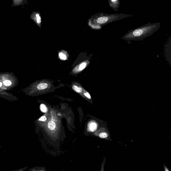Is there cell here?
<instances>
[{
	"mask_svg": "<svg viewBox=\"0 0 171 171\" xmlns=\"http://www.w3.org/2000/svg\"><path fill=\"white\" fill-rule=\"evenodd\" d=\"M84 94L85 96H86V97H87L88 98L90 99L91 98V96H90L88 93H85Z\"/></svg>",
	"mask_w": 171,
	"mask_h": 171,
	"instance_id": "ac0fdd59",
	"label": "cell"
},
{
	"mask_svg": "<svg viewBox=\"0 0 171 171\" xmlns=\"http://www.w3.org/2000/svg\"><path fill=\"white\" fill-rule=\"evenodd\" d=\"M73 88L74 90L78 93H80L82 91V89L81 88L78 87L76 86H74L73 87Z\"/></svg>",
	"mask_w": 171,
	"mask_h": 171,
	"instance_id": "9c48e42d",
	"label": "cell"
},
{
	"mask_svg": "<svg viewBox=\"0 0 171 171\" xmlns=\"http://www.w3.org/2000/svg\"><path fill=\"white\" fill-rule=\"evenodd\" d=\"M132 15L124 14H103L96 20V23L99 25H105L113 22L132 17Z\"/></svg>",
	"mask_w": 171,
	"mask_h": 171,
	"instance_id": "7a4b0ae2",
	"label": "cell"
},
{
	"mask_svg": "<svg viewBox=\"0 0 171 171\" xmlns=\"http://www.w3.org/2000/svg\"><path fill=\"white\" fill-rule=\"evenodd\" d=\"M97 135L101 139L112 141L109 133L107 131L100 132Z\"/></svg>",
	"mask_w": 171,
	"mask_h": 171,
	"instance_id": "277c9868",
	"label": "cell"
},
{
	"mask_svg": "<svg viewBox=\"0 0 171 171\" xmlns=\"http://www.w3.org/2000/svg\"><path fill=\"white\" fill-rule=\"evenodd\" d=\"M4 84L6 86H9L11 85V82L10 80H6L4 82Z\"/></svg>",
	"mask_w": 171,
	"mask_h": 171,
	"instance_id": "7c38bea8",
	"label": "cell"
},
{
	"mask_svg": "<svg viewBox=\"0 0 171 171\" xmlns=\"http://www.w3.org/2000/svg\"><path fill=\"white\" fill-rule=\"evenodd\" d=\"M108 2L110 7L115 11L117 12L120 4L119 0H108Z\"/></svg>",
	"mask_w": 171,
	"mask_h": 171,
	"instance_id": "3957f363",
	"label": "cell"
},
{
	"mask_svg": "<svg viewBox=\"0 0 171 171\" xmlns=\"http://www.w3.org/2000/svg\"><path fill=\"white\" fill-rule=\"evenodd\" d=\"M48 84L46 83H42L37 86V88L39 90L45 89L48 87Z\"/></svg>",
	"mask_w": 171,
	"mask_h": 171,
	"instance_id": "8992f818",
	"label": "cell"
},
{
	"mask_svg": "<svg viewBox=\"0 0 171 171\" xmlns=\"http://www.w3.org/2000/svg\"><path fill=\"white\" fill-rule=\"evenodd\" d=\"M160 26V23H149L128 31L121 39L127 41H141L152 35L159 29Z\"/></svg>",
	"mask_w": 171,
	"mask_h": 171,
	"instance_id": "6da1fadb",
	"label": "cell"
},
{
	"mask_svg": "<svg viewBox=\"0 0 171 171\" xmlns=\"http://www.w3.org/2000/svg\"><path fill=\"white\" fill-rule=\"evenodd\" d=\"M2 83L0 82V87H1L2 86Z\"/></svg>",
	"mask_w": 171,
	"mask_h": 171,
	"instance_id": "ffe728a7",
	"label": "cell"
},
{
	"mask_svg": "<svg viewBox=\"0 0 171 171\" xmlns=\"http://www.w3.org/2000/svg\"><path fill=\"white\" fill-rule=\"evenodd\" d=\"M86 66V64L85 63H83L80 65L79 67V70H82L85 68Z\"/></svg>",
	"mask_w": 171,
	"mask_h": 171,
	"instance_id": "9a60e30c",
	"label": "cell"
},
{
	"mask_svg": "<svg viewBox=\"0 0 171 171\" xmlns=\"http://www.w3.org/2000/svg\"><path fill=\"white\" fill-rule=\"evenodd\" d=\"M46 120V118L45 116H43L40 117L39 120L42 121H45Z\"/></svg>",
	"mask_w": 171,
	"mask_h": 171,
	"instance_id": "e0dca14e",
	"label": "cell"
},
{
	"mask_svg": "<svg viewBox=\"0 0 171 171\" xmlns=\"http://www.w3.org/2000/svg\"><path fill=\"white\" fill-rule=\"evenodd\" d=\"M164 169L165 171H170L169 169L164 164Z\"/></svg>",
	"mask_w": 171,
	"mask_h": 171,
	"instance_id": "d6986e66",
	"label": "cell"
},
{
	"mask_svg": "<svg viewBox=\"0 0 171 171\" xmlns=\"http://www.w3.org/2000/svg\"><path fill=\"white\" fill-rule=\"evenodd\" d=\"M28 168V167L27 166L26 167H25L23 169H20L15 170H14L10 171H24V170H25L26 169H27Z\"/></svg>",
	"mask_w": 171,
	"mask_h": 171,
	"instance_id": "2e32d148",
	"label": "cell"
},
{
	"mask_svg": "<svg viewBox=\"0 0 171 171\" xmlns=\"http://www.w3.org/2000/svg\"><path fill=\"white\" fill-rule=\"evenodd\" d=\"M36 21L37 23L38 24H40V23H41V17H40L39 14H37L36 15Z\"/></svg>",
	"mask_w": 171,
	"mask_h": 171,
	"instance_id": "5bb4252c",
	"label": "cell"
},
{
	"mask_svg": "<svg viewBox=\"0 0 171 171\" xmlns=\"http://www.w3.org/2000/svg\"><path fill=\"white\" fill-rule=\"evenodd\" d=\"M29 171H48L45 167H43L36 166L29 169Z\"/></svg>",
	"mask_w": 171,
	"mask_h": 171,
	"instance_id": "5b68a950",
	"label": "cell"
},
{
	"mask_svg": "<svg viewBox=\"0 0 171 171\" xmlns=\"http://www.w3.org/2000/svg\"><path fill=\"white\" fill-rule=\"evenodd\" d=\"M48 126L49 129L54 130L55 128V124L53 121H50L48 124Z\"/></svg>",
	"mask_w": 171,
	"mask_h": 171,
	"instance_id": "52a82bcc",
	"label": "cell"
},
{
	"mask_svg": "<svg viewBox=\"0 0 171 171\" xmlns=\"http://www.w3.org/2000/svg\"><path fill=\"white\" fill-rule=\"evenodd\" d=\"M40 109L43 112H46V111H47V108H46L45 105L43 104L40 105Z\"/></svg>",
	"mask_w": 171,
	"mask_h": 171,
	"instance_id": "8fae6325",
	"label": "cell"
},
{
	"mask_svg": "<svg viewBox=\"0 0 171 171\" xmlns=\"http://www.w3.org/2000/svg\"><path fill=\"white\" fill-rule=\"evenodd\" d=\"M59 56L62 60H66L67 59L66 55L63 54V53H60L59 54Z\"/></svg>",
	"mask_w": 171,
	"mask_h": 171,
	"instance_id": "30bf717a",
	"label": "cell"
},
{
	"mask_svg": "<svg viewBox=\"0 0 171 171\" xmlns=\"http://www.w3.org/2000/svg\"><path fill=\"white\" fill-rule=\"evenodd\" d=\"M97 125L95 123H92L90 125V130L92 132H94L96 131L97 128Z\"/></svg>",
	"mask_w": 171,
	"mask_h": 171,
	"instance_id": "ba28073f",
	"label": "cell"
},
{
	"mask_svg": "<svg viewBox=\"0 0 171 171\" xmlns=\"http://www.w3.org/2000/svg\"><path fill=\"white\" fill-rule=\"evenodd\" d=\"M105 161H106V158L105 157L104 158L103 161V162L101 164V169L100 171H104V166H105Z\"/></svg>",
	"mask_w": 171,
	"mask_h": 171,
	"instance_id": "4fadbf2b",
	"label": "cell"
}]
</instances>
